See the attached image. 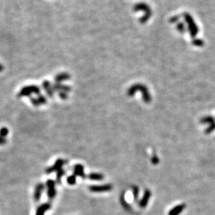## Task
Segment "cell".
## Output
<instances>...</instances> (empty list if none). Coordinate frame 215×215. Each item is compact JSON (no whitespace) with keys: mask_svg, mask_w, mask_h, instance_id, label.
<instances>
[{"mask_svg":"<svg viewBox=\"0 0 215 215\" xmlns=\"http://www.w3.org/2000/svg\"><path fill=\"white\" fill-rule=\"evenodd\" d=\"M137 91H139L142 94V100L145 104L150 103L152 101L151 95L149 92V89L147 87L143 84L136 83L131 85L127 90V95L131 97L136 93Z\"/></svg>","mask_w":215,"mask_h":215,"instance_id":"1","label":"cell"},{"mask_svg":"<svg viewBox=\"0 0 215 215\" xmlns=\"http://www.w3.org/2000/svg\"><path fill=\"white\" fill-rule=\"evenodd\" d=\"M41 93V89L37 85H27L22 87L17 94V96L24 97V96H30L32 94L39 95Z\"/></svg>","mask_w":215,"mask_h":215,"instance_id":"2","label":"cell"},{"mask_svg":"<svg viewBox=\"0 0 215 215\" xmlns=\"http://www.w3.org/2000/svg\"><path fill=\"white\" fill-rule=\"evenodd\" d=\"M89 191L93 193H103L108 192L112 189V186L111 184H104L100 185H91L89 187Z\"/></svg>","mask_w":215,"mask_h":215,"instance_id":"3","label":"cell"},{"mask_svg":"<svg viewBox=\"0 0 215 215\" xmlns=\"http://www.w3.org/2000/svg\"><path fill=\"white\" fill-rule=\"evenodd\" d=\"M46 187H47V195L48 196L49 199H53L55 197L57 194L56 189H55V182L52 179H47L46 182Z\"/></svg>","mask_w":215,"mask_h":215,"instance_id":"4","label":"cell"},{"mask_svg":"<svg viewBox=\"0 0 215 215\" xmlns=\"http://www.w3.org/2000/svg\"><path fill=\"white\" fill-rule=\"evenodd\" d=\"M65 163H66V161H65L64 159H57L52 166L46 168V172L47 174H51L52 172H57L58 171H59V170L63 168V166L65 164Z\"/></svg>","mask_w":215,"mask_h":215,"instance_id":"5","label":"cell"},{"mask_svg":"<svg viewBox=\"0 0 215 215\" xmlns=\"http://www.w3.org/2000/svg\"><path fill=\"white\" fill-rule=\"evenodd\" d=\"M30 101L34 106H39L47 103L46 97L43 94H39L37 97H31Z\"/></svg>","mask_w":215,"mask_h":215,"instance_id":"6","label":"cell"},{"mask_svg":"<svg viewBox=\"0 0 215 215\" xmlns=\"http://www.w3.org/2000/svg\"><path fill=\"white\" fill-rule=\"evenodd\" d=\"M44 189L45 185L43 183H39L36 185L34 192V199L35 201H40Z\"/></svg>","mask_w":215,"mask_h":215,"instance_id":"7","label":"cell"},{"mask_svg":"<svg viewBox=\"0 0 215 215\" xmlns=\"http://www.w3.org/2000/svg\"><path fill=\"white\" fill-rule=\"evenodd\" d=\"M151 197V191H149V189H145V190L144 194L142 196V198L141 199V201H139L138 206L141 208H144L145 207L147 204H148L149 199H150Z\"/></svg>","mask_w":215,"mask_h":215,"instance_id":"8","label":"cell"},{"mask_svg":"<svg viewBox=\"0 0 215 215\" xmlns=\"http://www.w3.org/2000/svg\"><path fill=\"white\" fill-rule=\"evenodd\" d=\"M74 174L76 177H81L82 179H85L86 177V175L84 171V166L82 164H77L74 166Z\"/></svg>","mask_w":215,"mask_h":215,"instance_id":"9","label":"cell"},{"mask_svg":"<svg viewBox=\"0 0 215 215\" xmlns=\"http://www.w3.org/2000/svg\"><path fill=\"white\" fill-rule=\"evenodd\" d=\"M42 86H43V88L44 90L46 91L47 96H48L50 98H52V97L54 96L55 92L53 90L52 85L51 82L48 81H44L43 82V84H42Z\"/></svg>","mask_w":215,"mask_h":215,"instance_id":"10","label":"cell"},{"mask_svg":"<svg viewBox=\"0 0 215 215\" xmlns=\"http://www.w3.org/2000/svg\"><path fill=\"white\" fill-rule=\"evenodd\" d=\"M52 88H53L54 92H69L71 90V87L67 85H64L61 83H58V82H55L53 85H52Z\"/></svg>","mask_w":215,"mask_h":215,"instance_id":"11","label":"cell"},{"mask_svg":"<svg viewBox=\"0 0 215 215\" xmlns=\"http://www.w3.org/2000/svg\"><path fill=\"white\" fill-rule=\"evenodd\" d=\"M51 204L50 202H45L40 206L36 209V215H44L45 212L51 209Z\"/></svg>","mask_w":215,"mask_h":215,"instance_id":"12","label":"cell"},{"mask_svg":"<svg viewBox=\"0 0 215 215\" xmlns=\"http://www.w3.org/2000/svg\"><path fill=\"white\" fill-rule=\"evenodd\" d=\"M70 75L66 74V73H61L57 74V76L55 77V82H58V83H60L61 82L64 81H67V80L70 79Z\"/></svg>","mask_w":215,"mask_h":215,"instance_id":"13","label":"cell"},{"mask_svg":"<svg viewBox=\"0 0 215 215\" xmlns=\"http://www.w3.org/2000/svg\"><path fill=\"white\" fill-rule=\"evenodd\" d=\"M87 177L89 179L95 181H101L104 179V175L99 172H92V173H89Z\"/></svg>","mask_w":215,"mask_h":215,"instance_id":"14","label":"cell"},{"mask_svg":"<svg viewBox=\"0 0 215 215\" xmlns=\"http://www.w3.org/2000/svg\"><path fill=\"white\" fill-rule=\"evenodd\" d=\"M184 206L180 205V206H178L175 207H174L173 209H172L169 212V215H177L179 212H181V211L183 209Z\"/></svg>","mask_w":215,"mask_h":215,"instance_id":"15","label":"cell"},{"mask_svg":"<svg viewBox=\"0 0 215 215\" xmlns=\"http://www.w3.org/2000/svg\"><path fill=\"white\" fill-rule=\"evenodd\" d=\"M65 173H66V172H65L63 168H62L61 170H59V171H58L57 172V174H56V181L57 182L58 184H60L61 183V181H62V177H63Z\"/></svg>","mask_w":215,"mask_h":215,"instance_id":"16","label":"cell"},{"mask_svg":"<svg viewBox=\"0 0 215 215\" xmlns=\"http://www.w3.org/2000/svg\"><path fill=\"white\" fill-rule=\"evenodd\" d=\"M120 201H121V203L122 205V206L124 207V209H127V210H130V209H131V206H130V205L128 203V202L126 201V200H125L124 194H122V195L121 196Z\"/></svg>","mask_w":215,"mask_h":215,"instance_id":"17","label":"cell"},{"mask_svg":"<svg viewBox=\"0 0 215 215\" xmlns=\"http://www.w3.org/2000/svg\"><path fill=\"white\" fill-rule=\"evenodd\" d=\"M67 183L70 185H74L76 183V176L74 174L71 175L69 176L66 178Z\"/></svg>","mask_w":215,"mask_h":215,"instance_id":"18","label":"cell"},{"mask_svg":"<svg viewBox=\"0 0 215 215\" xmlns=\"http://www.w3.org/2000/svg\"><path fill=\"white\" fill-rule=\"evenodd\" d=\"M132 191H133L134 201H137L139 195V188L137 186H133V187H132Z\"/></svg>","mask_w":215,"mask_h":215,"instance_id":"19","label":"cell"},{"mask_svg":"<svg viewBox=\"0 0 215 215\" xmlns=\"http://www.w3.org/2000/svg\"><path fill=\"white\" fill-rule=\"evenodd\" d=\"M9 131L8 129L6 128V127H3V128L0 129V136L5 138L9 134Z\"/></svg>","mask_w":215,"mask_h":215,"instance_id":"20","label":"cell"},{"mask_svg":"<svg viewBox=\"0 0 215 215\" xmlns=\"http://www.w3.org/2000/svg\"><path fill=\"white\" fill-rule=\"evenodd\" d=\"M151 162L154 165H157V164H159V157H157V155H154V156L152 157V159H151Z\"/></svg>","mask_w":215,"mask_h":215,"instance_id":"21","label":"cell"},{"mask_svg":"<svg viewBox=\"0 0 215 215\" xmlns=\"http://www.w3.org/2000/svg\"><path fill=\"white\" fill-rule=\"evenodd\" d=\"M59 96L63 100H66L67 98H68V95H67V93L66 92H59Z\"/></svg>","mask_w":215,"mask_h":215,"instance_id":"22","label":"cell"},{"mask_svg":"<svg viewBox=\"0 0 215 215\" xmlns=\"http://www.w3.org/2000/svg\"><path fill=\"white\" fill-rule=\"evenodd\" d=\"M6 139L4 138V137L0 136V145H3L6 143Z\"/></svg>","mask_w":215,"mask_h":215,"instance_id":"23","label":"cell"},{"mask_svg":"<svg viewBox=\"0 0 215 215\" xmlns=\"http://www.w3.org/2000/svg\"><path fill=\"white\" fill-rule=\"evenodd\" d=\"M3 70H4V66L2 64H0V72L3 71Z\"/></svg>","mask_w":215,"mask_h":215,"instance_id":"24","label":"cell"}]
</instances>
